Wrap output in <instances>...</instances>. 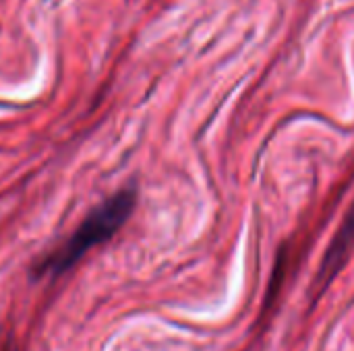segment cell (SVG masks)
Listing matches in <instances>:
<instances>
[{
	"label": "cell",
	"mask_w": 354,
	"mask_h": 351,
	"mask_svg": "<svg viewBox=\"0 0 354 351\" xmlns=\"http://www.w3.org/2000/svg\"><path fill=\"white\" fill-rule=\"evenodd\" d=\"M137 203V194L133 188H124L95 207L83 223L75 230V234L54 252H50L39 265V275H62L68 271L81 257H85L93 246L110 240L131 217Z\"/></svg>",
	"instance_id": "cell-1"
},
{
	"label": "cell",
	"mask_w": 354,
	"mask_h": 351,
	"mask_svg": "<svg viewBox=\"0 0 354 351\" xmlns=\"http://www.w3.org/2000/svg\"><path fill=\"white\" fill-rule=\"evenodd\" d=\"M354 244V207L353 211L348 213L344 225L340 228L334 244L330 246L328 254H326V261H324V267L319 271V277H324V281H330L342 267V263L346 261L351 248Z\"/></svg>",
	"instance_id": "cell-2"
}]
</instances>
